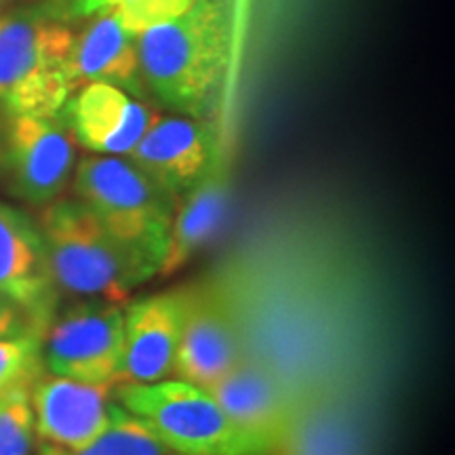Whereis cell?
Returning a JSON list of instances; mask_svg holds the SVG:
<instances>
[{
  "label": "cell",
  "mask_w": 455,
  "mask_h": 455,
  "mask_svg": "<svg viewBox=\"0 0 455 455\" xmlns=\"http://www.w3.org/2000/svg\"><path fill=\"white\" fill-rule=\"evenodd\" d=\"M141 81L181 116L213 110L230 60L228 3L195 0L184 13L138 34Z\"/></svg>",
  "instance_id": "cell-1"
},
{
  "label": "cell",
  "mask_w": 455,
  "mask_h": 455,
  "mask_svg": "<svg viewBox=\"0 0 455 455\" xmlns=\"http://www.w3.org/2000/svg\"><path fill=\"white\" fill-rule=\"evenodd\" d=\"M38 230L60 295L123 304L138 284L156 275L152 266L116 241L78 198H57L44 204Z\"/></svg>",
  "instance_id": "cell-2"
},
{
  "label": "cell",
  "mask_w": 455,
  "mask_h": 455,
  "mask_svg": "<svg viewBox=\"0 0 455 455\" xmlns=\"http://www.w3.org/2000/svg\"><path fill=\"white\" fill-rule=\"evenodd\" d=\"M74 34L47 9L0 15V108L7 116H57L74 93Z\"/></svg>",
  "instance_id": "cell-3"
},
{
  "label": "cell",
  "mask_w": 455,
  "mask_h": 455,
  "mask_svg": "<svg viewBox=\"0 0 455 455\" xmlns=\"http://www.w3.org/2000/svg\"><path fill=\"white\" fill-rule=\"evenodd\" d=\"M72 184L74 198L158 275L178 201L121 156H84L74 167Z\"/></svg>",
  "instance_id": "cell-4"
},
{
  "label": "cell",
  "mask_w": 455,
  "mask_h": 455,
  "mask_svg": "<svg viewBox=\"0 0 455 455\" xmlns=\"http://www.w3.org/2000/svg\"><path fill=\"white\" fill-rule=\"evenodd\" d=\"M112 398L181 455H268L207 390L184 379L118 384Z\"/></svg>",
  "instance_id": "cell-5"
},
{
  "label": "cell",
  "mask_w": 455,
  "mask_h": 455,
  "mask_svg": "<svg viewBox=\"0 0 455 455\" xmlns=\"http://www.w3.org/2000/svg\"><path fill=\"white\" fill-rule=\"evenodd\" d=\"M41 352L51 375L114 388L123 382V310L108 301H84L55 315Z\"/></svg>",
  "instance_id": "cell-6"
},
{
  "label": "cell",
  "mask_w": 455,
  "mask_h": 455,
  "mask_svg": "<svg viewBox=\"0 0 455 455\" xmlns=\"http://www.w3.org/2000/svg\"><path fill=\"white\" fill-rule=\"evenodd\" d=\"M0 161L11 192L44 207L64 195L72 181L76 141L60 114L9 116Z\"/></svg>",
  "instance_id": "cell-7"
},
{
  "label": "cell",
  "mask_w": 455,
  "mask_h": 455,
  "mask_svg": "<svg viewBox=\"0 0 455 455\" xmlns=\"http://www.w3.org/2000/svg\"><path fill=\"white\" fill-rule=\"evenodd\" d=\"M112 390L41 373L30 388L38 455H70L89 447L110 422Z\"/></svg>",
  "instance_id": "cell-8"
},
{
  "label": "cell",
  "mask_w": 455,
  "mask_h": 455,
  "mask_svg": "<svg viewBox=\"0 0 455 455\" xmlns=\"http://www.w3.org/2000/svg\"><path fill=\"white\" fill-rule=\"evenodd\" d=\"M0 293L21 306L44 335L57 315L60 291L51 278L47 251L24 212L0 201Z\"/></svg>",
  "instance_id": "cell-9"
},
{
  "label": "cell",
  "mask_w": 455,
  "mask_h": 455,
  "mask_svg": "<svg viewBox=\"0 0 455 455\" xmlns=\"http://www.w3.org/2000/svg\"><path fill=\"white\" fill-rule=\"evenodd\" d=\"M218 152L213 127L204 118L156 116L127 158L178 201L207 173Z\"/></svg>",
  "instance_id": "cell-10"
},
{
  "label": "cell",
  "mask_w": 455,
  "mask_h": 455,
  "mask_svg": "<svg viewBox=\"0 0 455 455\" xmlns=\"http://www.w3.org/2000/svg\"><path fill=\"white\" fill-rule=\"evenodd\" d=\"M186 289L138 299L123 312V382L155 384L175 375Z\"/></svg>",
  "instance_id": "cell-11"
},
{
  "label": "cell",
  "mask_w": 455,
  "mask_h": 455,
  "mask_svg": "<svg viewBox=\"0 0 455 455\" xmlns=\"http://www.w3.org/2000/svg\"><path fill=\"white\" fill-rule=\"evenodd\" d=\"M244 361L235 312L218 291H188L175 375L207 388Z\"/></svg>",
  "instance_id": "cell-12"
},
{
  "label": "cell",
  "mask_w": 455,
  "mask_h": 455,
  "mask_svg": "<svg viewBox=\"0 0 455 455\" xmlns=\"http://www.w3.org/2000/svg\"><path fill=\"white\" fill-rule=\"evenodd\" d=\"M60 116L84 150L104 156H129L156 114L131 93L108 83L78 87L61 108Z\"/></svg>",
  "instance_id": "cell-13"
},
{
  "label": "cell",
  "mask_w": 455,
  "mask_h": 455,
  "mask_svg": "<svg viewBox=\"0 0 455 455\" xmlns=\"http://www.w3.org/2000/svg\"><path fill=\"white\" fill-rule=\"evenodd\" d=\"M228 418L270 453L291 426V401L276 375L261 365L243 361L224 378L204 388Z\"/></svg>",
  "instance_id": "cell-14"
},
{
  "label": "cell",
  "mask_w": 455,
  "mask_h": 455,
  "mask_svg": "<svg viewBox=\"0 0 455 455\" xmlns=\"http://www.w3.org/2000/svg\"><path fill=\"white\" fill-rule=\"evenodd\" d=\"M68 76L74 91L87 83H108L141 95L138 34L124 26L116 9L98 11L81 34H74Z\"/></svg>",
  "instance_id": "cell-15"
},
{
  "label": "cell",
  "mask_w": 455,
  "mask_h": 455,
  "mask_svg": "<svg viewBox=\"0 0 455 455\" xmlns=\"http://www.w3.org/2000/svg\"><path fill=\"white\" fill-rule=\"evenodd\" d=\"M228 203H230V178L220 150L207 173L186 192L184 203L178 213H173L167 251L158 275H173L201 251L224 221Z\"/></svg>",
  "instance_id": "cell-16"
},
{
  "label": "cell",
  "mask_w": 455,
  "mask_h": 455,
  "mask_svg": "<svg viewBox=\"0 0 455 455\" xmlns=\"http://www.w3.org/2000/svg\"><path fill=\"white\" fill-rule=\"evenodd\" d=\"M70 455H181L158 439L144 422L112 403L110 422L89 447Z\"/></svg>",
  "instance_id": "cell-17"
},
{
  "label": "cell",
  "mask_w": 455,
  "mask_h": 455,
  "mask_svg": "<svg viewBox=\"0 0 455 455\" xmlns=\"http://www.w3.org/2000/svg\"><path fill=\"white\" fill-rule=\"evenodd\" d=\"M43 338L20 335L0 339V396L11 390L32 388L43 373Z\"/></svg>",
  "instance_id": "cell-18"
},
{
  "label": "cell",
  "mask_w": 455,
  "mask_h": 455,
  "mask_svg": "<svg viewBox=\"0 0 455 455\" xmlns=\"http://www.w3.org/2000/svg\"><path fill=\"white\" fill-rule=\"evenodd\" d=\"M34 441L30 388L0 396V455H30Z\"/></svg>",
  "instance_id": "cell-19"
},
{
  "label": "cell",
  "mask_w": 455,
  "mask_h": 455,
  "mask_svg": "<svg viewBox=\"0 0 455 455\" xmlns=\"http://www.w3.org/2000/svg\"><path fill=\"white\" fill-rule=\"evenodd\" d=\"M192 3L195 0H114L112 9L121 13L131 32L140 34L158 21L184 13Z\"/></svg>",
  "instance_id": "cell-20"
},
{
  "label": "cell",
  "mask_w": 455,
  "mask_h": 455,
  "mask_svg": "<svg viewBox=\"0 0 455 455\" xmlns=\"http://www.w3.org/2000/svg\"><path fill=\"white\" fill-rule=\"evenodd\" d=\"M41 335L34 321L28 316V312L17 306L13 299L0 293V339L4 338H20V335Z\"/></svg>",
  "instance_id": "cell-21"
},
{
  "label": "cell",
  "mask_w": 455,
  "mask_h": 455,
  "mask_svg": "<svg viewBox=\"0 0 455 455\" xmlns=\"http://www.w3.org/2000/svg\"><path fill=\"white\" fill-rule=\"evenodd\" d=\"M57 3H60V7L76 11V13H95V11H100L98 0H57Z\"/></svg>",
  "instance_id": "cell-22"
},
{
  "label": "cell",
  "mask_w": 455,
  "mask_h": 455,
  "mask_svg": "<svg viewBox=\"0 0 455 455\" xmlns=\"http://www.w3.org/2000/svg\"><path fill=\"white\" fill-rule=\"evenodd\" d=\"M98 4H100V11H101V9H108V7H112V4H114V0H98Z\"/></svg>",
  "instance_id": "cell-23"
},
{
  "label": "cell",
  "mask_w": 455,
  "mask_h": 455,
  "mask_svg": "<svg viewBox=\"0 0 455 455\" xmlns=\"http://www.w3.org/2000/svg\"><path fill=\"white\" fill-rule=\"evenodd\" d=\"M11 3V0H0V11H3L4 7H7V4Z\"/></svg>",
  "instance_id": "cell-24"
},
{
  "label": "cell",
  "mask_w": 455,
  "mask_h": 455,
  "mask_svg": "<svg viewBox=\"0 0 455 455\" xmlns=\"http://www.w3.org/2000/svg\"><path fill=\"white\" fill-rule=\"evenodd\" d=\"M215 3H228V4H230V0H215Z\"/></svg>",
  "instance_id": "cell-25"
}]
</instances>
